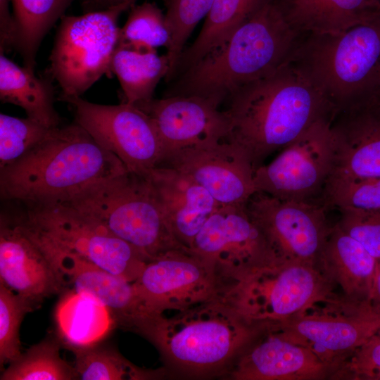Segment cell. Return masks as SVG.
<instances>
[{
  "label": "cell",
  "mask_w": 380,
  "mask_h": 380,
  "mask_svg": "<svg viewBox=\"0 0 380 380\" xmlns=\"http://www.w3.org/2000/svg\"><path fill=\"white\" fill-rule=\"evenodd\" d=\"M375 98L380 101V85L376 92Z\"/></svg>",
  "instance_id": "43"
},
{
  "label": "cell",
  "mask_w": 380,
  "mask_h": 380,
  "mask_svg": "<svg viewBox=\"0 0 380 380\" xmlns=\"http://www.w3.org/2000/svg\"><path fill=\"white\" fill-rule=\"evenodd\" d=\"M230 373L238 380H322L330 379L332 370L309 348L262 324L234 361Z\"/></svg>",
  "instance_id": "19"
},
{
  "label": "cell",
  "mask_w": 380,
  "mask_h": 380,
  "mask_svg": "<svg viewBox=\"0 0 380 380\" xmlns=\"http://www.w3.org/2000/svg\"><path fill=\"white\" fill-rule=\"evenodd\" d=\"M326 208L320 202L284 200L261 191L253 194L246 203L247 213L277 262L316 266L331 228Z\"/></svg>",
  "instance_id": "13"
},
{
  "label": "cell",
  "mask_w": 380,
  "mask_h": 380,
  "mask_svg": "<svg viewBox=\"0 0 380 380\" xmlns=\"http://www.w3.org/2000/svg\"><path fill=\"white\" fill-rule=\"evenodd\" d=\"M111 72L118 79L123 102L138 105L153 99L155 89L170 73L167 54L118 45L113 56Z\"/></svg>",
  "instance_id": "27"
},
{
  "label": "cell",
  "mask_w": 380,
  "mask_h": 380,
  "mask_svg": "<svg viewBox=\"0 0 380 380\" xmlns=\"http://www.w3.org/2000/svg\"><path fill=\"white\" fill-rule=\"evenodd\" d=\"M54 128L31 118L0 114V170L18 161L43 142Z\"/></svg>",
  "instance_id": "33"
},
{
  "label": "cell",
  "mask_w": 380,
  "mask_h": 380,
  "mask_svg": "<svg viewBox=\"0 0 380 380\" xmlns=\"http://www.w3.org/2000/svg\"><path fill=\"white\" fill-rule=\"evenodd\" d=\"M229 128L225 141L239 147L254 169L283 149L334 108L290 62L251 82L227 100Z\"/></svg>",
  "instance_id": "1"
},
{
  "label": "cell",
  "mask_w": 380,
  "mask_h": 380,
  "mask_svg": "<svg viewBox=\"0 0 380 380\" xmlns=\"http://www.w3.org/2000/svg\"><path fill=\"white\" fill-rule=\"evenodd\" d=\"M127 1L130 0H82V6L84 12H88L105 9Z\"/></svg>",
  "instance_id": "41"
},
{
  "label": "cell",
  "mask_w": 380,
  "mask_h": 380,
  "mask_svg": "<svg viewBox=\"0 0 380 380\" xmlns=\"http://www.w3.org/2000/svg\"><path fill=\"white\" fill-rule=\"evenodd\" d=\"M57 336L69 350L102 341L118 326L111 312L92 296L66 289L56 306Z\"/></svg>",
  "instance_id": "25"
},
{
  "label": "cell",
  "mask_w": 380,
  "mask_h": 380,
  "mask_svg": "<svg viewBox=\"0 0 380 380\" xmlns=\"http://www.w3.org/2000/svg\"><path fill=\"white\" fill-rule=\"evenodd\" d=\"M133 284L157 314L222 298L229 286L213 263L186 249L170 250L153 258Z\"/></svg>",
  "instance_id": "14"
},
{
  "label": "cell",
  "mask_w": 380,
  "mask_h": 380,
  "mask_svg": "<svg viewBox=\"0 0 380 380\" xmlns=\"http://www.w3.org/2000/svg\"><path fill=\"white\" fill-rule=\"evenodd\" d=\"M189 251L213 263L231 284L277 262L246 205H220L196 235Z\"/></svg>",
  "instance_id": "15"
},
{
  "label": "cell",
  "mask_w": 380,
  "mask_h": 380,
  "mask_svg": "<svg viewBox=\"0 0 380 380\" xmlns=\"http://www.w3.org/2000/svg\"><path fill=\"white\" fill-rule=\"evenodd\" d=\"M334 114L317 120L269 164L256 168V191L284 200L319 202L333 167Z\"/></svg>",
  "instance_id": "11"
},
{
  "label": "cell",
  "mask_w": 380,
  "mask_h": 380,
  "mask_svg": "<svg viewBox=\"0 0 380 380\" xmlns=\"http://www.w3.org/2000/svg\"><path fill=\"white\" fill-rule=\"evenodd\" d=\"M75 122L103 148L117 156L128 172L146 177L162 162L161 144L149 116L135 105H103L81 97L65 101Z\"/></svg>",
  "instance_id": "12"
},
{
  "label": "cell",
  "mask_w": 380,
  "mask_h": 380,
  "mask_svg": "<svg viewBox=\"0 0 380 380\" xmlns=\"http://www.w3.org/2000/svg\"><path fill=\"white\" fill-rule=\"evenodd\" d=\"M170 44L165 14L156 4L146 1L130 8L125 23L120 28L118 45L156 51L160 46L167 50Z\"/></svg>",
  "instance_id": "32"
},
{
  "label": "cell",
  "mask_w": 380,
  "mask_h": 380,
  "mask_svg": "<svg viewBox=\"0 0 380 380\" xmlns=\"http://www.w3.org/2000/svg\"><path fill=\"white\" fill-rule=\"evenodd\" d=\"M146 177L174 236L190 250L196 235L220 205L189 175L174 167L156 166Z\"/></svg>",
  "instance_id": "22"
},
{
  "label": "cell",
  "mask_w": 380,
  "mask_h": 380,
  "mask_svg": "<svg viewBox=\"0 0 380 380\" xmlns=\"http://www.w3.org/2000/svg\"><path fill=\"white\" fill-rule=\"evenodd\" d=\"M58 336L49 337L30 347L2 372L1 380L79 379L75 366L61 355Z\"/></svg>",
  "instance_id": "30"
},
{
  "label": "cell",
  "mask_w": 380,
  "mask_h": 380,
  "mask_svg": "<svg viewBox=\"0 0 380 380\" xmlns=\"http://www.w3.org/2000/svg\"><path fill=\"white\" fill-rule=\"evenodd\" d=\"M0 283L34 307L66 289L63 275L15 219H0Z\"/></svg>",
  "instance_id": "20"
},
{
  "label": "cell",
  "mask_w": 380,
  "mask_h": 380,
  "mask_svg": "<svg viewBox=\"0 0 380 380\" xmlns=\"http://www.w3.org/2000/svg\"><path fill=\"white\" fill-rule=\"evenodd\" d=\"M63 204L102 224L149 260L170 250L186 249L174 236L146 177L127 171Z\"/></svg>",
  "instance_id": "6"
},
{
  "label": "cell",
  "mask_w": 380,
  "mask_h": 380,
  "mask_svg": "<svg viewBox=\"0 0 380 380\" xmlns=\"http://www.w3.org/2000/svg\"><path fill=\"white\" fill-rule=\"evenodd\" d=\"M369 305L374 312L380 315V260L376 262Z\"/></svg>",
  "instance_id": "40"
},
{
  "label": "cell",
  "mask_w": 380,
  "mask_h": 380,
  "mask_svg": "<svg viewBox=\"0 0 380 380\" xmlns=\"http://www.w3.org/2000/svg\"><path fill=\"white\" fill-rule=\"evenodd\" d=\"M42 246L70 253L134 282L150 260L106 227L64 204L27 207L15 218Z\"/></svg>",
  "instance_id": "7"
},
{
  "label": "cell",
  "mask_w": 380,
  "mask_h": 380,
  "mask_svg": "<svg viewBox=\"0 0 380 380\" xmlns=\"http://www.w3.org/2000/svg\"><path fill=\"white\" fill-rule=\"evenodd\" d=\"M331 130L334 162L328 179L380 177L379 100L371 99L336 111Z\"/></svg>",
  "instance_id": "21"
},
{
  "label": "cell",
  "mask_w": 380,
  "mask_h": 380,
  "mask_svg": "<svg viewBox=\"0 0 380 380\" xmlns=\"http://www.w3.org/2000/svg\"><path fill=\"white\" fill-rule=\"evenodd\" d=\"M337 224L361 244L376 260H380V211L340 208Z\"/></svg>",
  "instance_id": "37"
},
{
  "label": "cell",
  "mask_w": 380,
  "mask_h": 380,
  "mask_svg": "<svg viewBox=\"0 0 380 380\" xmlns=\"http://www.w3.org/2000/svg\"><path fill=\"white\" fill-rule=\"evenodd\" d=\"M284 17L299 34L343 32L380 13L371 0H275Z\"/></svg>",
  "instance_id": "24"
},
{
  "label": "cell",
  "mask_w": 380,
  "mask_h": 380,
  "mask_svg": "<svg viewBox=\"0 0 380 380\" xmlns=\"http://www.w3.org/2000/svg\"><path fill=\"white\" fill-rule=\"evenodd\" d=\"M35 307L0 283V364L17 360L20 350V328L25 315Z\"/></svg>",
  "instance_id": "36"
},
{
  "label": "cell",
  "mask_w": 380,
  "mask_h": 380,
  "mask_svg": "<svg viewBox=\"0 0 380 380\" xmlns=\"http://www.w3.org/2000/svg\"><path fill=\"white\" fill-rule=\"evenodd\" d=\"M135 1L61 17L49 56L50 72L61 88V100L81 97L103 75L111 72L119 17Z\"/></svg>",
  "instance_id": "8"
},
{
  "label": "cell",
  "mask_w": 380,
  "mask_h": 380,
  "mask_svg": "<svg viewBox=\"0 0 380 380\" xmlns=\"http://www.w3.org/2000/svg\"><path fill=\"white\" fill-rule=\"evenodd\" d=\"M0 99L23 108L27 118L48 127L60 126L51 82L0 52Z\"/></svg>",
  "instance_id": "26"
},
{
  "label": "cell",
  "mask_w": 380,
  "mask_h": 380,
  "mask_svg": "<svg viewBox=\"0 0 380 380\" xmlns=\"http://www.w3.org/2000/svg\"><path fill=\"white\" fill-rule=\"evenodd\" d=\"M269 0H213L196 39L184 49L174 75L222 45L231 34Z\"/></svg>",
  "instance_id": "28"
},
{
  "label": "cell",
  "mask_w": 380,
  "mask_h": 380,
  "mask_svg": "<svg viewBox=\"0 0 380 380\" xmlns=\"http://www.w3.org/2000/svg\"><path fill=\"white\" fill-rule=\"evenodd\" d=\"M379 333H380V329H379Z\"/></svg>",
  "instance_id": "44"
},
{
  "label": "cell",
  "mask_w": 380,
  "mask_h": 380,
  "mask_svg": "<svg viewBox=\"0 0 380 380\" xmlns=\"http://www.w3.org/2000/svg\"><path fill=\"white\" fill-rule=\"evenodd\" d=\"M39 246L63 275L67 289L89 295L102 303L111 312L118 325L141 334L163 315L155 313L146 305L133 282L75 254Z\"/></svg>",
  "instance_id": "17"
},
{
  "label": "cell",
  "mask_w": 380,
  "mask_h": 380,
  "mask_svg": "<svg viewBox=\"0 0 380 380\" xmlns=\"http://www.w3.org/2000/svg\"><path fill=\"white\" fill-rule=\"evenodd\" d=\"M74 0H11L16 32L15 49L24 66L34 70L39 46Z\"/></svg>",
  "instance_id": "29"
},
{
  "label": "cell",
  "mask_w": 380,
  "mask_h": 380,
  "mask_svg": "<svg viewBox=\"0 0 380 380\" xmlns=\"http://www.w3.org/2000/svg\"><path fill=\"white\" fill-rule=\"evenodd\" d=\"M290 63L336 111L375 98L380 85V13L335 34H310Z\"/></svg>",
  "instance_id": "5"
},
{
  "label": "cell",
  "mask_w": 380,
  "mask_h": 380,
  "mask_svg": "<svg viewBox=\"0 0 380 380\" xmlns=\"http://www.w3.org/2000/svg\"><path fill=\"white\" fill-rule=\"evenodd\" d=\"M321 201L327 208L380 211V177L328 179Z\"/></svg>",
  "instance_id": "35"
},
{
  "label": "cell",
  "mask_w": 380,
  "mask_h": 380,
  "mask_svg": "<svg viewBox=\"0 0 380 380\" xmlns=\"http://www.w3.org/2000/svg\"><path fill=\"white\" fill-rule=\"evenodd\" d=\"M334 285L315 265L277 262L233 282L222 298L253 324L288 319L336 295Z\"/></svg>",
  "instance_id": "9"
},
{
  "label": "cell",
  "mask_w": 380,
  "mask_h": 380,
  "mask_svg": "<svg viewBox=\"0 0 380 380\" xmlns=\"http://www.w3.org/2000/svg\"><path fill=\"white\" fill-rule=\"evenodd\" d=\"M11 0H0V46L9 49L14 45L15 26L9 3Z\"/></svg>",
  "instance_id": "39"
},
{
  "label": "cell",
  "mask_w": 380,
  "mask_h": 380,
  "mask_svg": "<svg viewBox=\"0 0 380 380\" xmlns=\"http://www.w3.org/2000/svg\"><path fill=\"white\" fill-rule=\"evenodd\" d=\"M135 106L153 123L163 149L162 161L176 151L225 140L229 132L224 110L202 97L171 95Z\"/></svg>",
  "instance_id": "18"
},
{
  "label": "cell",
  "mask_w": 380,
  "mask_h": 380,
  "mask_svg": "<svg viewBox=\"0 0 380 380\" xmlns=\"http://www.w3.org/2000/svg\"><path fill=\"white\" fill-rule=\"evenodd\" d=\"M298 33L267 1L219 47L179 75L167 94L196 96L218 107L237 89L289 63Z\"/></svg>",
  "instance_id": "3"
},
{
  "label": "cell",
  "mask_w": 380,
  "mask_h": 380,
  "mask_svg": "<svg viewBox=\"0 0 380 380\" xmlns=\"http://www.w3.org/2000/svg\"><path fill=\"white\" fill-rule=\"evenodd\" d=\"M377 260L337 224L331 227L317 267L346 300L369 303Z\"/></svg>",
  "instance_id": "23"
},
{
  "label": "cell",
  "mask_w": 380,
  "mask_h": 380,
  "mask_svg": "<svg viewBox=\"0 0 380 380\" xmlns=\"http://www.w3.org/2000/svg\"><path fill=\"white\" fill-rule=\"evenodd\" d=\"M127 172L76 122L54 128L28 154L0 170L2 199L27 207L63 204Z\"/></svg>",
  "instance_id": "2"
},
{
  "label": "cell",
  "mask_w": 380,
  "mask_h": 380,
  "mask_svg": "<svg viewBox=\"0 0 380 380\" xmlns=\"http://www.w3.org/2000/svg\"><path fill=\"white\" fill-rule=\"evenodd\" d=\"M213 0H167L165 13L171 44L167 50L171 79L184 50L185 44L195 27L208 15Z\"/></svg>",
  "instance_id": "34"
},
{
  "label": "cell",
  "mask_w": 380,
  "mask_h": 380,
  "mask_svg": "<svg viewBox=\"0 0 380 380\" xmlns=\"http://www.w3.org/2000/svg\"><path fill=\"white\" fill-rule=\"evenodd\" d=\"M159 165L189 175L220 205H246L257 191L253 165L239 147L225 140L176 151Z\"/></svg>",
  "instance_id": "16"
},
{
  "label": "cell",
  "mask_w": 380,
  "mask_h": 380,
  "mask_svg": "<svg viewBox=\"0 0 380 380\" xmlns=\"http://www.w3.org/2000/svg\"><path fill=\"white\" fill-rule=\"evenodd\" d=\"M372 3L380 9V0H371Z\"/></svg>",
  "instance_id": "42"
},
{
  "label": "cell",
  "mask_w": 380,
  "mask_h": 380,
  "mask_svg": "<svg viewBox=\"0 0 380 380\" xmlns=\"http://www.w3.org/2000/svg\"><path fill=\"white\" fill-rule=\"evenodd\" d=\"M158 317L141 334L171 367L192 376L223 372L251 341L260 324L242 317L222 298Z\"/></svg>",
  "instance_id": "4"
},
{
  "label": "cell",
  "mask_w": 380,
  "mask_h": 380,
  "mask_svg": "<svg viewBox=\"0 0 380 380\" xmlns=\"http://www.w3.org/2000/svg\"><path fill=\"white\" fill-rule=\"evenodd\" d=\"M331 379L380 380V333L373 335L349 355Z\"/></svg>",
  "instance_id": "38"
},
{
  "label": "cell",
  "mask_w": 380,
  "mask_h": 380,
  "mask_svg": "<svg viewBox=\"0 0 380 380\" xmlns=\"http://www.w3.org/2000/svg\"><path fill=\"white\" fill-rule=\"evenodd\" d=\"M75 368L82 380H145L163 376V371L140 368L102 343L70 350Z\"/></svg>",
  "instance_id": "31"
},
{
  "label": "cell",
  "mask_w": 380,
  "mask_h": 380,
  "mask_svg": "<svg viewBox=\"0 0 380 380\" xmlns=\"http://www.w3.org/2000/svg\"><path fill=\"white\" fill-rule=\"evenodd\" d=\"M267 324L288 341L311 350L333 374L349 355L379 332L380 315L369 303L334 295L288 319Z\"/></svg>",
  "instance_id": "10"
}]
</instances>
